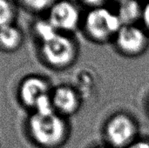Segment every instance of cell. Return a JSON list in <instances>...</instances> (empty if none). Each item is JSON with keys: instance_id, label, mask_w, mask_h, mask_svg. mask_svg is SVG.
<instances>
[{"instance_id": "obj_20", "label": "cell", "mask_w": 149, "mask_h": 148, "mask_svg": "<svg viewBox=\"0 0 149 148\" xmlns=\"http://www.w3.org/2000/svg\"><path fill=\"white\" fill-rule=\"evenodd\" d=\"M148 1H149V0H148Z\"/></svg>"}, {"instance_id": "obj_11", "label": "cell", "mask_w": 149, "mask_h": 148, "mask_svg": "<svg viewBox=\"0 0 149 148\" xmlns=\"http://www.w3.org/2000/svg\"><path fill=\"white\" fill-rule=\"evenodd\" d=\"M58 32V31L52 25V24L46 18L36 21L33 25V33L40 44L49 40Z\"/></svg>"}, {"instance_id": "obj_17", "label": "cell", "mask_w": 149, "mask_h": 148, "mask_svg": "<svg viewBox=\"0 0 149 148\" xmlns=\"http://www.w3.org/2000/svg\"><path fill=\"white\" fill-rule=\"evenodd\" d=\"M93 148H112L107 145H100V146H95Z\"/></svg>"}, {"instance_id": "obj_16", "label": "cell", "mask_w": 149, "mask_h": 148, "mask_svg": "<svg viewBox=\"0 0 149 148\" xmlns=\"http://www.w3.org/2000/svg\"><path fill=\"white\" fill-rule=\"evenodd\" d=\"M127 148H149V140L138 139Z\"/></svg>"}, {"instance_id": "obj_10", "label": "cell", "mask_w": 149, "mask_h": 148, "mask_svg": "<svg viewBox=\"0 0 149 148\" xmlns=\"http://www.w3.org/2000/svg\"><path fill=\"white\" fill-rule=\"evenodd\" d=\"M143 6L138 0H125L120 3L117 15L123 25L134 24L141 19Z\"/></svg>"}, {"instance_id": "obj_2", "label": "cell", "mask_w": 149, "mask_h": 148, "mask_svg": "<svg viewBox=\"0 0 149 148\" xmlns=\"http://www.w3.org/2000/svg\"><path fill=\"white\" fill-rule=\"evenodd\" d=\"M79 53V45L74 38L61 32L41 43L39 48L43 63L54 71H65L72 67L76 63Z\"/></svg>"}, {"instance_id": "obj_9", "label": "cell", "mask_w": 149, "mask_h": 148, "mask_svg": "<svg viewBox=\"0 0 149 148\" xmlns=\"http://www.w3.org/2000/svg\"><path fill=\"white\" fill-rule=\"evenodd\" d=\"M24 43V34L15 24L0 28V51L13 53L18 51Z\"/></svg>"}, {"instance_id": "obj_6", "label": "cell", "mask_w": 149, "mask_h": 148, "mask_svg": "<svg viewBox=\"0 0 149 148\" xmlns=\"http://www.w3.org/2000/svg\"><path fill=\"white\" fill-rule=\"evenodd\" d=\"M61 33L71 34L82 24V16L76 3L70 0H58L47 11L46 18Z\"/></svg>"}, {"instance_id": "obj_3", "label": "cell", "mask_w": 149, "mask_h": 148, "mask_svg": "<svg viewBox=\"0 0 149 148\" xmlns=\"http://www.w3.org/2000/svg\"><path fill=\"white\" fill-rule=\"evenodd\" d=\"M122 25L117 13L106 6L90 9L84 16L81 24L86 37L97 44L113 40Z\"/></svg>"}, {"instance_id": "obj_12", "label": "cell", "mask_w": 149, "mask_h": 148, "mask_svg": "<svg viewBox=\"0 0 149 148\" xmlns=\"http://www.w3.org/2000/svg\"><path fill=\"white\" fill-rule=\"evenodd\" d=\"M16 8L10 0H0V28L14 24Z\"/></svg>"}, {"instance_id": "obj_8", "label": "cell", "mask_w": 149, "mask_h": 148, "mask_svg": "<svg viewBox=\"0 0 149 148\" xmlns=\"http://www.w3.org/2000/svg\"><path fill=\"white\" fill-rule=\"evenodd\" d=\"M51 99L54 111L68 119L81 108L83 97L77 87L71 85H59L52 88Z\"/></svg>"}, {"instance_id": "obj_19", "label": "cell", "mask_w": 149, "mask_h": 148, "mask_svg": "<svg viewBox=\"0 0 149 148\" xmlns=\"http://www.w3.org/2000/svg\"><path fill=\"white\" fill-rule=\"evenodd\" d=\"M115 1L119 2V3H121V2H123V1H125V0H115Z\"/></svg>"}, {"instance_id": "obj_15", "label": "cell", "mask_w": 149, "mask_h": 148, "mask_svg": "<svg viewBox=\"0 0 149 148\" xmlns=\"http://www.w3.org/2000/svg\"><path fill=\"white\" fill-rule=\"evenodd\" d=\"M86 5L89 6L91 9L92 8H98V7H102L105 6V4L109 1V0H81Z\"/></svg>"}, {"instance_id": "obj_5", "label": "cell", "mask_w": 149, "mask_h": 148, "mask_svg": "<svg viewBox=\"0 0 149 148\" xmlns=\"http://www.w3.org/2000/svg\"><path fill=\"white\" fill-rule=\"evenodd\" d=\"M149 34L135 24L122 25L113 41L118 51L128 58L144 54L149 46Z\"/></svg>"}, {"instance_id": "obj_7", "label": "cell", "mask_w": 149, "mask_h": 148, "mask_svg": "<svg viewBox=\"0 0 149 148\" xmlns=\"http://www.w3.org/2000/svg\"><path fill=\"white\" fill-rule=\"evenodd\" d=\"M52 88L47 79L39 75H28L18 85L17 98L24 107L32 112L37 102L42 97L51 94Z\"/></svg>"}, {"instance_id": "obj_14", "label": "cell", "mask_w": 149, "mask_h": 148, "mask_svg": "<svg viewBox=\"0 0 149 148\" xmlns=\"http://www.w3.org/2000/svg\"><path fill=\"white\" fill-rule=\"evenodd\" d=\"M141 20L145 26V31L149 34V1L143 6Z\"/></svg>"}, {"instance_id": "obj_18", "label": "cell", "mask_w": 149, "mask_h": 148, "mask_svg": "<svg viewBox=\"0 0 149 148\" xmlns=\"http://www.w3.org/2000/svg\"><path fill=\"white\" fill-rule=\"evenodd\" d=\"M147 108H148V111L149 113V97L148 99V102H147Z\"/></svg>"}, {"instance_id": "obj_13", "label": "cell", "mask_w": 149, "mask_h": 148, "mask_svg": "<svg viewBox=\"0 0 149 148\" xmlns=\"http://www.w3.org/2000/svg\"><path fill=\"white\" fill-rule=\"evenodd\" d=\"M22 4L30 11L35 13L47 12L58 0H20Z\"/></svg>"}, {"instance_id": "obj_1", "label": "cell", "mask_w": 149, "mask_h": 148, "mask_svg": "<svg viewBox=\"0 0 149 148\" xmlns=\"http://www.w3.org/2000/svg\"><path fill=\"white\" fill-rule=\"evenodd\" d=\"M31 140L39 148H61L69 140L71 126L68 120L57 113H31L26 122Z\"/></svg>"}, {"instance_id": "obj_4", "label": "cell", "mask_w": 149, "mask_h": 148, "mask_svg": "<svg viewBox=\"0 0 149 148\" xmlns=\"http://www.w3.org/2000/svg\"><path fill=\"white\" fill-rule=\"evenodd\" d=\"M139 133L138 121L126 112L111 115L103 127L105 141L112 148H127L139 139Z\"/></svg>"}]
</instances>
